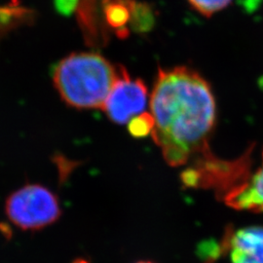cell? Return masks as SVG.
<instances>
[{
  "mask_svg": "<svg viewBox=\"0 0 263 263\" xmlns=\"http://www.w3.org/2000/svg\"><path fill=\"white\" fill-rule=\"evenodd\" d=\"M151 109L152 137L164 159L173 167L188 166L181 175L184 184L220 187L232 174L234 162L218 159L210 149L216 105L207 81L185 66L160 69Z\"/></svg>",
  "mask_w": 263,
  "mask_h": 263,
  "instance_id": "cell-1",
  "label": "cell"
},
{
  "mask_svg": "<svg viewBox=\"0 0 263 263\" xmlns=\"http://www.w3.org/2000/svg\"><path fill=\"white\" fill-rule=\"evenodd\" d=\"M119 72L103 56L76 53L63 59L54 68L57 91L76 108L103 107Z\"/></svg>",
  "mask_w": 263,
  "mask_h": 263,
  "instance_id": "cell-2",
  "label": "cell"
},
{
  "mask_svg": "<svg viewBox=\"0 0 263 263\" xmlns=\"http://www.w3.org/2000/svg\"><path fill=\"white\" fill-rule=\"evenodd\" d=\"M5 212L10 221L24 231H38L62 216L56 194L41 184H27L7 198Z\"/></svg>",
  "mask_w": 263,
  "mask_h": 263,
  "instance_id": "cell-3",
  "label": "cell"
},
{
  "mask_svg": "<svg viewBox=\"0 0 263 263\" xmlns=\"http://www.w3.org/2000/svg\"><path fill=\"white\" fill-rule=\"evenodd\" d=\"M147 102L148 92L145 84L139 78L133 79L121 68L103 108L111 121L126 124L143 112Z\"/></svg>",
  "mask_w": 263,
  "mask_h": 263,
  "instance_id": "cell-4",
  "label": "cell"
},
{
  "mask_svg": "<svg viewBox=\"0 0 263 263\" xmlns=\"http://www.w3.org/2000/svg\"><path fill=\"white\" fill-rule=\"evenodd\" d=\"M231 263H263V227L239 229L226 240Z\"/></svg>",
  "mask_w": 263,
  "mask_h": 263,
  "instance_id": "cell-5",
  "label": "cell"
},
{
  "mask_svg": "<svg viewBox=\"0 0 263 263\" xmlns=\"http://www.w3.org/2000/svg\"><path fill=\"white\" fill-rule=\"evenodd\" d=\"M229 207L241 211L263 212V153L260 166L244 181L223 195Z\"/></svg>",
  "mask_w": 263,
  "mask_h": 263,
  "instance_id": "cell-6",
  "label": "cell"
},
{
  "mask_svg": "<svg viewBox=\"0 0 263 263\" xmlns=\"http://www.w3.org/2000/svg\"><path fill=\"white\" fill-rule=\"evenodd\" d=\"M154 120L151 114L141 113L134 117L129 124V131L135 138H144L152 134Z\"/></svg>",
  "mask_w": 263,
  "mask_h": 263,
  "instance_id": "cell-7",
  "label": "cell"
},
{
  "mask_svg": "<svg viewBox=\"0 0 263 263\" xmlns=\"http://www.w3.org/2000/svg\"><path fill=\"white\" fill-rule=\"evenodd\" d=\"M193 8L204 16L211 17L227 7L231 0H188Z\"/></svg>",
  "mask_w": 263,
  "mask_h": 263,
  "instance_id": "cell-8",
  "label": "cell"
},
{
  "mask_svg": "<svg viewBox=\"0 0 263 263\" xmlns=\"http://www.w3.org/2000/svg\"><path fill=\"white\" fill-rule=\"evenodd\" d=\"M130 12L122 3H112L107 6V22L115 28L124 26L130 18Z\"/></svg>",
  "mask_w": 263,
  "mask_h": 263,
  "instance_id": "cell-9",
  "label": "cell"
},
{
  "mask_svg": "<svg viewBox=\"0 0 263 263\" xmlns=\"http://www.w3.org/2000/svg\"><path fill=\"white\" fill-rule=\"evenodd\" d=\"M74 4L76 0H57V6L62 12H69Z\"/></svg>",
  "mask_w": 263,
  "mask_h": 263,
  "instance_id": "cell-10",
  "label": "cell"
},
{
  "mask_svg": "<svg viewBox=\"0 0 263 263\" xmlns=\"http://www.w3.org/2000/svg\"><path fill=\"white\" fill-rule=\"evenodd\" d=\"M73 263H89L88 261H86L85 259H77V260H76Z\"/></svg>",
  "mask_w": 263,
  "mask_h": 263,
  "instance_id": "cell-11",
  "label": "cell"
},
{
  "mask_svg": "<svg viewBox=\"0 0 263 263\" xmlns=\"http://www.w3.org/2000/svg\"><path fill=\"white\" fill-rule=\"evenodd\" d=\"M137 263H154V262H151V261H139V262Z\"/></svg>",
  "mask_w": 263,
  "mask_h": 263,
  "instance_id": "cell-12",
  "label": "cell"
}]
</instances>
